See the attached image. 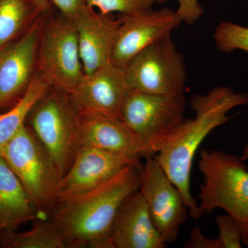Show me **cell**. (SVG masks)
<instances>
[{
	"instance_id": "cell-26",
	"label": "cell",
	"mask_w": 248,
	"mask_h": 248,
	"mask_svg": "<svg viewBox=\"0 0 248 248\" xmlns=\"http://www.w3.org/2000/svg\"><path fill=\"white\" fill-rule=\"evenodd\" d=\"M186 248H217L216 240L205 237L200 228L195 227L191 232L190 238L184 244Z\"/></svg>"
},
{
	"instance_id": "cell-12",
	"label": "cell",
	"mask_w": 248,
	"mask_h": 248,
	"mask_svg": "<svg viewBox=\"0 0 248 248\" xmlns=\"http://www.w3.org/2000/svg\"><path fill=\"white\" fill-rule=\"evenodd\" d=\"M44 16L17 40L0 49V108L18 100L37 71V57Z\"/></svg>"
},
{
	"instance_id": "cell-5",
	"label": "cell",
	"mask_w": 248,
	"mask_h": 248,
	"mask_svg": "<svg viewBox=\"0 0 248 248\" xmlns=\"http://www.w3.org/2000/svg\"><path fill=\"white\" fill-rule=\"evenodd\" d=\"M27 122L63 177L81 148L78 114L68 94L50 88L32 108Z\"/></svg>"
},
{
	"instance_id": "cell-19",
	"label": "cell",
	"mask_w": 248,
	"mask_h": 248,
	"mask_svg": "<svg viewBox=\"0 0 248 248\" xmlns=\"http://www.w3.org/2000/svg\"><path fill=\"white\" fill-rule=\"evenodd\" d=\"M48 13L37 0H0V49Z\"/></svg>"
},
{
	"instance_id": "cell-24",
	"label": "cell",
	"mask_w": 248,
	"mask_h": 248,
	"mask_svg": "<svg viewBox=\"0 0 248 248\" xmlns=\"http://www.w3.org/2000/svg\"><path fill=\"white\" fill-rule=\"evenodd\" d=\"M166 0H156V1H164ZM178 2L177 14L187 24H192L200 19L203 14V10L199 0H176Z\"/></svg>"
},
{
	"instance_id": "cell-23",
	"label": "cell",
	"mask_w": 248,
	"mask_h": 248,
	"mask_svg": "<svg viewBox=\"0 0 248 248\" xmlns=\"http://www.w3.org/2000/svg\"><path fill=\"white\" fill-rule=\"evenodd\" d=\"M218 236L216 238L217 248H241L243 241L241 231L234 218L230 215H220L216 217Z\"/></svg>"
},
{
	"instance_id": "cell-10",
	"label": "cell",
	"mask_w": 248,
	"mask_h": 248,
	"mask_svg": "<svg viewBox=\"0 0 248 248\" xmlns=\"http://www.w3.org/2000/svg\"><path fill=\"white\" fill-rule=\"evenodd\" d=\"M128 91L124 69L110 63L84 74L68 97L78 115L122 119Z\"/></svg>"
},
{
	"instance_id": "cell-13",
	"label": "cell",
	"mask_w": 248,
	"mask_h": 248,
	"mask_svg": "<svg viewBox=\"0 0 248 248\" xmlns=\"http://www.w3.org/2000/svg\"><path fill=\"white\" fill-rule=\"evenodd\" d=\"M132 165L143 166V164L140 158L81 146L69 169L62 178L57 203L94 188Z\"/></svg>"
},
{
	"instance_id": "cell-11",
	"label": "cell",
	"mask_w": 248,
	"mask_h": 248,
	"mask_svg": "<svg viewBox=\"0 0 248 248\" xmlns=\"http://www.w3.org/2000/svg\"><path fill=\"white\" fill-rule=\"evenodd\" d=\"M119 19L120 25L111 63L123 69L134 57L156 41L171 34L182 22L177 11L168 8L121 15Z\"/></svg>"
},
{
	"instance_id": "cell-9",
	"label": "cell",
	"mask_w": 248,
	"mask_h": 248,
	"mask_svg": "<svg viewBox=\"0 0 248 248\" xmlns=\"http://www.w3.org/2000/svg\"><path fill=\"white\" fill-rule=\"evenodd\" d=\"M139 190L164 242L172 244L190 214L180 191L154 156L146 158Z\"/></svg>"
},
{
	"instance_id": "cell-25",
	"label": "cell",
	"mask_w": 248,
	"mask_h": 248,
	"mask_svg": "<svg viewBox=\"0 0 248 248\" xmlns=\"http://www.w3.org/2000/svg\"><path fill=\"white\" fill-rule=\"evenodd\" d=\"M57 8L61 16L74 20L84 10L89 8V0H49Z\"/></svg>"
},
{
	"instance_id": "cell-16",
	"label": "cell",
	"mask_w": 248,
	"mask_h": 248,
	"mask_svg": "<svg viewBox=\"0 0 248 248\" xmlns=\"http://www.w3.org/2000/svg\"><path fill=\"white\" fill-rule=\"evenodd\" d=\"M81 146L93 147L134 157L149 156L143 142L122 119L78 115Z\"/></svg>"
},
{
	"instance_id": "cell-21",
	"label": "cell",
	"mask_w": 248,
	"mask_h": 248,
	"mask_svg": "<svg viewBox=\"0 0 248 248\" xmlns=\"http://www.w3.org/2000/svg\"><path fill=\"white\" fill-rule=\"evenodd\" d=\"M214 37L217 48L223 53L239 50L248 53V27L223 22L215 29Z\"/></svg>"
},
{
	"instance_id": "cell-18",
	"label": "cell",
	"mask_w": 248,
	"mask_h": 248,
	"mask_svg": "<svg viewBox=\"0 0 248 248\" xmlns=\"http://www.w3.org/2000/svg\"><path fill=\"white\" fill-rule=\"evenodd\" d=\"M50 89L47 81L36 71L29 87L14 107L0 115V155L5 147L27 123L32 108Z\"/></svg>"
},
{
	"instance_id": "cell-4",
	"label": "cell",
	"mask_w": 248,
	"mask_h": 248,
	"mask_svg": "<svg viewBox=\"0 0 248 248\" xmlns=\"http://www.w3.org/2000/svg\"><path fill=\"white\" fill-rule=\"evenodd\" d=\"M0 156L15 173L41 218H46L57 203L62 176L51 156L25 124Z\"/></svg>"
},
{
	"instance_id": "cell-20",
	"label": "cell",
	"mask_w": 248,
	"mask_h": 248,
	"mask_svg": "<svg viewBox=\"0 0 248 248\" xmlns=\"http://www.w3.org/2000/svg\"><path fill=\"white\" fill-rule=\"evenodd\" d=\"M0 247L4 248H67L60 228L51 219L40 218L29 231L0 232Z\"/></svg>"
},
{
	"instance_id": "cell-1",
	"label": "cell",
	"mask_w": 248,
	"mask_h": 248,
	"mask_svg": "<svg viewBox=\"0 0 248 248\" xmlns=\"http://www.w3.org/2000/svg\"><path fill=\"white\" fill-rule=\"evenodd\" d=\"M248 104V93L234 92L228 87H216L207 94L194 96L190 104L195 117L184 120L154 156L180 191L192 218L199 219L203 215L190 191L196 153L209 134L230 120V111Z\"/></svg>"
},
{
	"instance_id": "cell-2",
	"label": "cell",
	"mask_w": 248,
	"mask_h": 248,
	"mask_svg": "<svg viewBox=\"0 0 248 248\" xmlns=\"http://www.w3.org/2000/svg\"><path fill=\"white\" fill-rule=\"evenodd\" d=\"M143 168L127 166L94 188L56 203L50 218L67 248H103L117 210L140 189Z\"/></svg>"
},
{
	"instance_id": "cell-22",
	"label": "cell",
	"mask_w": 248,
	"mask_h": 248,
	"mask_svg": "<svg viewBox=\"0 0 248 248\" xmlns=\"http://www.w3.org/2000/svg\"><path fill=\"white\" fill-rule=\"evenodd\" d=\"M156 0H89L90 9L104 15H130L151 9Z\"/></svg>"
},
{
	"instance_id": "cell-8",
	"label": "cell",
	"mask_w": 248,
	"mask_h": 248,
	"mask_svg": "<svg viewBox=\"0 0 248 248\" xmlns=\"http://www.w3.org/2000/svg\"><path fill=\"white\" fill-rule=\"evenodd\" d=\"M129 90L148 94L184 93L186 71L184 58L171 34L134 57L124 68Z\"/></svg>"
},
{
	"instance_id": "cell-15",
	"label": "cell",
	"mask_w": 248,
	"mask_h": 248,
	"mask_svg": "<svg viewBox=\"0 0 248 248\" xmlns=\"http://www.w3.org/2000/svg\"><path fill=\"white\" fill-rule=\"evenodd\" d=\"M73 21L85 74L110 64L120 19L89 7Z\"/></svg>"
},
{
	"instance_id": "cell-7",
	"label": "cell",
	"mask_w": 248,
	"mask_h": 248,
	"mask_svg": "<svg viewBox=\"0 0 248 248\" xmlns=\"http://www.w3.org/2000/svg\"><path fill=\"white\" fill-rule=\"evenodd\" d=\"M37 72L52 89L69 94L84 76L76 24L60 17L45 19L41 31Z\"/></svg>"
},
{
	"instance_id": "cell-14",
	"label": "cell",
	"mask_w": 248,
	"mask_h": 248,
	"mask_svg": "<svg viewBox=\"0 0 248 248\" xmlns=\"http://www.w3.org/2000/svg\"><path fill=\"white\" fill-rule=\"evenodd\" d=\"M140 190L130 194L117 210L103 248H164Z\"/></svg>"
},
{
	"instance_id": "cell-17",
	"label": "cell",
	"mask_w": 248,
	"mask_h": 248,
	"mask_svg": "<svg viewBox=\"0 0 248 248\" xmlns=\"http://www.w3.org/2000/svg\"><path fill=\"white\" fill-rule=\"evenodd\" d=\"M40 218L17 176L0 156V232Z\"/></svg>"
},
{
	"instance_id": "cell-28",
	"label": "cell",
	"mask_w": 248,
	"mask_h": 248,
	"mask_svg": "<svg viewBox=\"0 0 248 248\" xmlns=\"http://www.w3.org/2000/svg\"><path fill=\"white\" fill-rule=\"evenodd\" d=\"M241 159L244 161H248V144L245 147L244 151H243L242 155L241 156Z\"/></svg>"
},
{
	"instance_id": "cell-6",
	"label": "cell",
	"mask_w": 248,
	"mask_h": 248,
	"mask_svg": "<svg viewBox=\"0 0 248 248\" xmlns=\"http://www.w3.org/2000/svg\"><path fill=\"white\" fill-rule=\"evenodd\" d=\"M184 93L148 94L129 90L124 102L122 120L140 138L155 156L184 122Z\"/></svg>"
},
{
	"instance_id": "cell-27",
	"label": "cell",
	"mask_w": 248,
	"mask_h": 248,
	"mask_svg": "<svg viewBox=\"0 0 248 248\" xmlns=\"http://www.w3.org/2000/svg\"><path fill=\"white\" fill-rule=\"evenodd\" d=\"M40 4L43 5L44 7L45 8L48 12H50V9H51V3L50 2L49 0H37Z\"/></svg>"
},
{
	"instance_id": "cell-3",
	"label": "cell",
	"mask_w": 248,
	"mask_h": 248,
	"mask_svg": "<svg viewBox=\"0 0 248 248\" xmlns=\"http://www.w3.org/2000/svg\"><path fill=\"white\" fill-rule=\"evenodd\" d=\"M199 170L203 176L199 207L203 215L220 208L234 218L248 247V168L241 156L202 150Z\"/></svg>"
}]
</instances>
